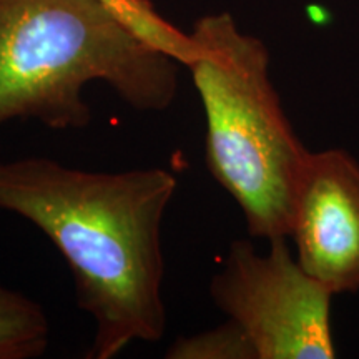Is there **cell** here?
I'll return each instance as SVG.
<instances>
[{
	"mask_svg": "<svg viewBox=\"0 0 359 359\" xmlns=\"http://www.w3.org/2000/svg\"><path fill=\"white\" fill-rule=\"evenodd\" d=\"M177 187L156 167L105 173L45 156L0 161V210L32 223L60 251L79 308L95 323L88 358L111 359L163 336L161 223Z\"/></svg>",
	"mask_w": 359,
	"mask_h": 359,
	"instance_id": "1",
	"label": "cell"
},
{
	"mask_svg": "<svg viewBox=\"0 0 359 359\" xmlns=\"http://www.w3.org/2000/svg\"><path fill=\"white\" fill-rule=\"evenodd\" d=\"M178 62L137 37L97 0H0V125L92 123L83 88L103 82L138 111H165Z\"/></svg>",
	"mask_w": 359,
	"mask_h": 359,
	"instance_id": "2",
	"label": "cell"
},
{
	"mask_svg": "<svg viewBox=\"0 0 359 359\" xmlns=\"http://www.w3.org/2000/svg\"><path fill=\"white\" fill-rule=\"evenodd\" d=\"M188 34L185 67L205 110L206 168L240 206L250 236L290 238L311 151L269 77L266 43L243 32L230 12L206 13Z\"/></svg>",
	"mask_w": 359,
	"mask_h": 359,
	"instance_id": "3",
	"label": "cell"
},
{
	"mask_svg": "<svg viewBox=\"0 0 359 359\" xmlns=\"http://www.w3.org/2000/svg\"><path fill=\"white\" fill-rule=\"evenodd\" d=\"M268 243L263 255L233 241L210 283L213 303L245 331L257 359H334V294L304 271L288 238Z\"/></svg>",
	"mask_w": 359,
	"mask_h": 359,
	"instance_id": "4",
	"label": "cell"
},
{
	"mask_svg": "<svg viewBox=\"0 0 359 359\" xmlns=\"http://www.w3.org/2000/svg\"><path fill=\"white\" fill-rule=\"evenodd\" d=\"M290 238L302 268L334 296L359 291V161L348 150L309 154Z\"/></svg>",
	"mask_w": 359,
	"mask_h": 359,
	"instance_id": "5",
	"label": "cell"
},
{
	"mask_svg": "<svg viewBox=\"0 0 359 359\" xmlns=\"http://www.w3.org/2000/svg\"><path fill=\"white\" fill-rule=\"evenodd\" d=\"M50 323L29 296L0 285V359H34L50 343Z\"/></svg>",
	"mask_w": 359,
	"mask_h": 359,
	"instance_id": "6",
	"label": "cell"
},
{
	"mask_svg": "<svg viewBox=\"0 0 359 359\" xmlns=\"http://www.w3.org/2000/svg\"><path fill=\"white\" fill-rule=\"evenodd\" d=\"M114 12L132 32L156 50L185 67L191 53V39L156 12L150 0H97Z\"/></svg>",
	"mask_w": 359,
	"mask_h": 359,
	"instance_id": "7",
	"label": "cell"
},
{
	"mask_svg": "<svg viewBox=\"0 0 359 359\" xmlns=\"http://www.w3.org/2000/svg\"><path fill=\"white\" fill-rule=\"evenodd\" d=\"M168 359H257L253 344L235 321L226 323L203 333L182 336L167 349Z\"/></svg>",
	"mask_w": 359,
	"mask_h": 359,
	"instance_id": "8",
	"label": "cell"
}]
</instances>
